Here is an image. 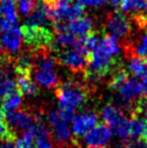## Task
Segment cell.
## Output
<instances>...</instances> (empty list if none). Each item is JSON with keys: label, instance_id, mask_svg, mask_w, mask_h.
Wrapping results in <instances>:
<instances>
[{"label": "cell", "instance_id": "6da1fadb", "mask_svg": "<svg viewBox=\"0 0 147 148\" xmlns=\"http://www.w3.org/2000/svg\"><path fill=\"white\" fill-rule=\"evenodd\" d=\"M55 94L60 110H73L84 105L88 99V89L77 81H67L56 86Z\"/></svg>", "mask_w": 147, "mask_h": 148}, {"label": "cell", "instance_id": "7a4b0ae2", "mask_svg": "<svg viewBox=\"0 0 147 148\" xmlns=\"http://www.w3.org/2000/svg\"><path fill=\"white\" fill-rule=\"evenodd\" d=\"M20 29L24 42L34 52L42 50H55L54 34L48 27L35 26L25 23Z\"/></svg>", "mask_w": 147, "mask_h": 148}, {"label": "cell", "instance_id": "3957f363", "mask_svg": "<svg viewBox=\"0 0 147 148\" xmlns=\"http://www.w3.org/2000/svg\"><path fill=\"white\" fill-rule=\"evenodd\" d=\"M105 26L107 32L109 33V36L115 38L116 40L123 41L126 43L124 45L126 48L130 42L131 36V22L129 17L119 11L110 12L107 14Z\"/></svg>", "mask_w": 147, "mask_h": 148}, {"label": "cell", "instance_id": "277c9868", "mask_svg": "<svg viewBox=\"0 0 147 148\" xmlns=\"http://www.w3.org/2000/svg\"><path fill=\"white\" fill-rule=\"evenodd\" d=\"M56 62L67 67L74 74H86L89 66V56L79 53L76 50H66L57 54Z\"/></svg>", "mask_w": 147, "mask_h": 148}, {"label": "cell", "instance_id": "5b68a950", "mask_svg": "<svg viewBox=\"0 0 147 148\" xmlns=\"http://www.w3.org/2000/svg\"><path fill=\"white\" fill-rule=\"evenodd\" d=\"M48 121L51 125V131L54 140L60 145H68L73 140L71 131L68 123L62 119L60 112L56 110H50L48 114Z\"/></svg>", "mask_w": 147, "mask_h": 148}, {"label": "cell", "instance_id": "8992f818", "mask_svg": "<svg viewBox=\"0 0 147 148\" xmlns=\"http://www.w3.org/2000/svg\"><path fill=\"white\" fill-rule=\"evenodd\" d=\"M111 140V130L105 123L98 124L83 136L86 148H107Z\"/></svg>", "mask_w": 147, "mask_h": 148}, {"label": "cell", "instance_id": "52a82bcc", "mask_svg": "<svg viewBox=\"0 0 147 148\" xmlns=\"http://www.w3.org/2000/svg\"><path fill=\"white\" fill-rule=\"evenodd\" d=\"M98 116L93 111L81 112L73 120V133L76 137L84 136L94 127L98 125Z\"/></svg>", "mask_w": 147, "mask_h": 148}, {"label": "cell", "instance_id": "ba28073f", "mask_svg": "<svg viewBox=\"0 0 147 148\" xmlns=\"http://www.w3.org/2000/svg\"><path fill=\"white\" fill-rule=\"evenodd\" d=\"M119 94H120L121 99L135 106L139 112V104L144 97V95L142 84L136 79H129L127 82L124 83V86L119 90Z\"/></svg>", "mask_w": 147, "mask_h": 148}, {"label": "cell", "instance_id": "9c48e42d", "mask_svg": "<svg viewBox=\"0 0 147 148\" xmlns=\"http://www.w3.org/2000/svg\"><path fill=\"white\" fill-rule=\"evenodd\" d=\"M5 120L9 125L21 130H28L30 127L39 121L38 118H36L30 112L25 110H15L10 112H4Z\"/></svg>", "mask_w": 147, "mask_h": 148}, {"label": "cell", "instance_id": "30bf717a", "mask_svg": "<svg viewBox=\"0 0 147 148\" xmlns=\"http://www.w3.org/2000/svg\"><path fill=\"white\" fill-rule=\"evenodd\" d=\"M101 116H102L103 121L105 122L106 125L113 127V130L118 127L120 124H122L124 121H127V118L119 108L111 104H107L102 108L101 110Z\"/></svg>", "mask_w": 147, "mask_h": 148}, {"label": "cell", "instance_id": "8fae6325", "mask_svg": "<svg viewBox=\"0 0 147 148\" xmlns=\"http://www.w3.org/2000/svg\"><path fill=\"white\" fill-rule=\"evenodd\" d=\"M21 41H22V34H21V29L16 25H14L7 33H3L1 38V45L10 53H16L20 50L21 43H22Z\"/></svg>", "mask_w": 147, "mask_h": 148}, {"label": "cell", "instance_id": "7c38bea8", "mask_svg": "<svg viewBox=\"0 0 147 148\" xmlns=\"http://www.w3.org/2000/svg\"><path fill=\"white\" fill-rule=\"evenodd\" d=\"M98 37L95 35V33H91L76 40L74 48L79 53L90 56V54L98 48Z\"/></svg>", "mask_w": 147, "mask_h": 148}, {"label": "cell", "instance_id": "4fadbf2b", "mask_svg": "<svg viewBox=\"0 0 147 148\" xmlns=\"http://www.w3.org/2000/svg\"><path fill=\"white\" fill-rule=\"evenodd\" d=\"M68 30L75 36H87L93 33V22L89 16H82L68 24Z\"/></svg>", "mask_w": 147, "mask_h": 148}, {"label": "cell", "instance_id": "5bb4252c", "mask_svg": "<svg viewBox=\"0 0 147 148\" xmlns=\"http://www.w3.org/2000/svg\"><path fill=\"white\" fill-rule=\"evenodd\" d=\"M124 49L128 55H130V58L137 56L147 60V32L135 41L129 42Z\"/></svg>", "mask_w": 147, "mask_h": 148}, {"label": "cell", "instance_id": "9a60e30c", "mask_svg": "<svg viewBox=\"0 0 147 148\" xmlns=\"http://www.w3.org/2000/svg\"><path fill=\"white\" fill-rule=\"evenodd\" d=\"M129 121H130L131 140H142L144 131L147 127V121L145 120V118H143L141 114H133L131 115V119Z\"/></svg>", "mask_w": 147, "mask_h": 148}, {"label": "cell", "instance_id": "2e32d148", "mask_svg": "<svg viewBox=\"0 0 147 148\" xmlns=\"http://www.w3.org/2000/svg\"><path fill=\"white\" fill-rule=\"evenodd\" d=\"M26 24L35 25V26H43V27H47L48 24H52V22L50 21L49 17H48L45 4L41 1L37 4V8L35 9V11L28 16Z\"/></svg>", "mask_w": 147, "mask_h": 148}, {"label": "cell", "instance_id": "e0dca14e", "mask_svg": "<svg viewBox=\"0 0 147 148\" xmlns=\"http://www.w3.org/2000/svg\"><path fill=\"white\" fill-rule=\"evenodd\" d=\"M16 86L19 93L24 96L37 95L39 92L37 83L32 80V77L28 76H17Z\"/></svg>", "mask_w": 147, "mask_h": 148}, {"label": "cell", "instance_id": "ac0fdd59", "mask_svg": "<svg viewBox=\"0 0 147 148\" xmlns=\"http://www.w3.org/2000/svg\"><path fill=\"white\" fill-rule=\"evenodd\" d=\"M34 75H35L36 81L40 86H43L45 88H52V86H57L58 84V78L54 71L34 69Z\"/></svg>", "mask_w": 147, "mask_h": 148}, {"label": "cell", "instance_id": "d6986e66", "mask_svg": "<svg viewBox=\"0 0 147 148\" xmlns=\"http://www.w3.org/2000/svg\"><path fill=\"white\" fill-rule=\"evenodd\" d=\"M0 16L15 24L17 18L16 0H0Z\"/></svg>", "mask_w": 147, "mask_h": 148}, {"label": "cell", "instance_id": "ffe728a7", "mask_svg": "<svg viewBox=\"0 0 147 148\" xmlns=\"http://www.w3.org/2000/svg\"><path fill=\"white\" fill-rule=\"evenodd\" d=\"M128 80H129L128 71H126L121 67H119L118 69L115 70L113 75H111L109 82H108V88H109L110 90L118 91L119 92V90L124 86V83L127 82Z\"/></svg>", "mask_w": 147, "mask_h": 148}, {"label": "cell", "instance_id": "44dd1931", "mask_svg": "<svg viewBox=\"0 0 147 148\" xmlns=\"http://www.w3.org/2000/svg\"><path fill=\"white\" fill-rule=\"evenodd\" d=\"M129 70L136 78L146 77V60L137 56H131L129 63Z\"/></svg>", "mask_w": 147, "mask_h": 148}, {"label": "cell", "instance_id": "7402d4cb", "mask_svg": "<svg viewBox=\"0 0 147 148\" xmlns=\"http://www.w3.org/2000/svg\"><path fill=\"white\" fill-rule=\"evenodd\" d=\"M147 9V0H123L121 3V10L126 13H137L144 12Z\"/></svg>", "mask_w": 147, "mask_h": 148}, {"label": "cell", "instance_id": "603a6c76", "mask_svg": "<svg viewBox=\"0 0 147 148\" xmlns=\"http://www.w3.org/2000/svg\"><path fill=\"white\" fill-rule=\"evenodd\" d=\"M0 140H2L3 143H13L16 140V135L7 122L4 112H0Z\"/></svg>", "mask_w": 147, "mask_h": 148}, {"label": "cell", "instance_id": "cb8c5ba5", "mask_svg": "<svg viewBox=\"0 0 147 148\" xmlns=\"http://www.w3.org/2000/svg\"><path fill=\"white\" fill-rule=\"evenodd\" d=\"M76 42V36L73 35L69 30L54 33V48L57 50L60 47L74 45Z\"/></svg>", "mask_w": 147, "mask_h": 148}, {"label": "cell", "instance_id": "d4e9b609", "mask_svg": "<svg viewBox=\"0 0 147 148\" xmlns=\"http://www.w3.org/2000/svg\"><path fill=\"white\" fill-rule=\"evenodd\" d=\"M22 103V95L19 93V91L14 92L13 94L9 95L2 99V108L4 112L15 111L21 107Z\"/></svg>", "mask_w": 147, "mask_h": 148}, {"label": "cell", "instance_id": "484cf974", "mask_svg": "<svg viewBox=\"0 0 147 148\" xmlns=\"http://www.w3.org/2000/svg\"><path fill=\"white\" fill-rule=\"evenodd\" d=\"M16 91H17L16 82L14 80H12V79L5 77L1 81V83H0V99H3L4 97L13 94Z\"/></svg>", "mask_w": 147, "mask_h": 148}, {"label": "cell", "instance_id": "4316f807", "mask_svg": "<svg viewBox=\"0 0 147 148\" xmlns=\"http://www.w3.org/2000/svg\"><path fill=\"white\" fill-rule=\"evenodd\" d=\"M16 4L23 16H29L37 8L36 0H16Z\"/></svg>", "mask_w": 147, "mask_h": 148}, {"label": "cell", "instance_id": "83f0119b", "mask_svg": "<svg viewBox=\"0 0 147 148\" xmlns=\"http://www.w3.org/2000/svg\"><path fill=\"white\" fill-rule=\"evenodd\" d=\"M108 0H76V3L80 4L82 7H93L100 8L104 4H106Z\"/></svg>", "mask_w": 147, "mask_h": 148}, {"label": "cell", "instance_id": "f1b7e54d", "mask_svg": "<svg viewBox=\"0 0 147 148\" xmlns=\"http://www.w3.org/2000/svg\"><path fill=\"white\" fill-rule=\"evenodd\" d=\"M34 148H53L50 143V140H36Z\"/></svg>", "mask_w": 147, "mask_h": 148}, {"label": "cell", "instance_id": "f546056e", "mask_svg": "<svg viewBox=\"0 0 147 148\" xmlns=\"http://www.w3.org/2000/svg\"><path fill=\"white\" fill-rule=\"evenodd\" d=\"M139 111H141V114L144 111V112H145V115H146V117H147V99L146 97H143L142 101L139 102Z\"/></svg>", "mask_w": 147, "mask_h": 148}, {"label": "cell", "instance_id": "4dcf8cb0", "mask_svg": "<svg viewBox=\"0 0 147 148\" xmlns=\"http://www.w3.org/2000/svg\"><path fill=\"white\" fill-rule=\"evenodd\" d=\"M142 89H143V95L144 97L147 99V76L143 78V81H142Z\"/></svg>", "mask_w": 147, "mask_h": 148}, {"label": "cell", "instance_id": "1f68e13d", "mask_svg": "<svg viewBox=\"0 0 147 148\" xmlns=\"http://www.w3.org/2000/svg\"><path fill=\"white\" fill-rule=\"evenodd\" d=\"M123 0H108V2L110 3V5H113L115 9H118L119 7H121Z\"/></svg>", "mask_w": 147, "mask_h": 148}, {"label": "cell", "instance_id": "d6a6232c", "mask_svg": "<svg viewBox=\"0 0 147 148\" xmlns=\"http://www.w3.org/2000/svg\"><path fill=\"white\" fill-rule=\"evenodd\" d=\"M0 148H15V145H13L10 142H7V143H3L2 145H0Z\"/></svg>", "mask_w": 147, "mask_h": 148}, {"label": "cell", "instance_id": "836d02e7", "mask_svg": "<svg viewBox=\"0 0 147 148\" xmlns=\"http://www.w3.org/2000/svg\"><path fill=\"white\" fill-rule=\"evenodd\" d=\"M142 140H143L145 145L147 146V127L145 129V131H144V134H143V137H142Z\"/></svg>", "mask_w": 147, "mask_h": 148}, {"label": "cell", "instance_id": "e575fe53", "mask_svg": "<svg viewBox=\"0 0 147 148\" xmlns=\"http://www.w3.org/2000/svg\"><path fill=\"white\" fill-rule=\"evenodd\" d=\"M0 112H4L3 108H2V104H1V103H0Z\"/></svg>", "mask_w": 147, "mask_h": 148}, {"label": "cell", "instance_id": "d590c367", "mask_svg": "<svg viewBox=\"0 0 147 148\" xmlns=\"http://www.w3.org/2000/svg\"><path fill=\"white\" fill-rule=\"evenodd\" d=\"M2 80H3V77H2V75L0 74V83H1V81H2Z\"/></svg>", "mask_w": 147, "mask_h": 148}, {"label": "cell", "instance_id": "8d00e7d4", "mask_svg": "<svg viewBox=\"0 0 147 148\" xmlns=\"http://www.w3.org/2000/svg\"><path fill=\"white\" fill-rule=\"evenodd\" d=\"M2 51V45H1V41H0V52Z\"/></svg>", "mask_w": 147, "mask_h": 148}, {"label": "cell", "instance_id": "74e56055", "mask_svg": "<svg viewBox=\"0 0 147 148\" xmlns=\"http://www.w3.org/2000/svg\"><path fill=\"white\" fill-rule=\"evenodd\" d=\"M146 76H147V60H146Z\"/></svg>", "mask_w": 147, "mask_h": 148}, {"label": "cell", "instance_id": "f35d334b", "mask_svg": "<svg viewBox=\"0 0 147 148\" xmlns=\"http://www.w3.org/2000/svg\"><path fill=\"white\" fill-rule=\"evenodd\" d=\"M79 148H81V147H79Z\"/></svg>", "mask_w": 147, "mask_h": 148}, {"label": "cell", "instance_id": "ab89813d", "mask_svg": "<svg viewBox=\"0 0 147 148\" xmlns=\"http://www.w3.org/2000/svg\"><path fill=\"white\" fill-rule=\"evenodd\" d=\"M146 10H147V9H146ZM146 13H147V12H146Z\"/></svg>", "mask_w": 147, "mask_h": 148}]
</instances>
